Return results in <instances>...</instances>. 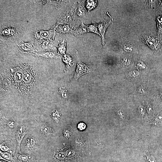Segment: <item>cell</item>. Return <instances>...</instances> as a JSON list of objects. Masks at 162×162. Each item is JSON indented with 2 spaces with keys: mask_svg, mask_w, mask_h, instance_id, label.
I'll return each instance as SVG.
<instances>
[{
  "mask_svg": "<svg viewBox=\"0 0 162 162\" xmlns=\"http://www.w3.org/2000/svg\"><path fill=\"white\" fill-rule=\"evenodd\" d=\"M74 56L76 59L77 64L74 75L75 80L80 76L87 73L94 72L95 70L94 65H87L82 63L78 55V52L76 50Z\"/></svg>",
  "mask_w": 162,
  "mask_h": 162,
  "instance_id": "cell-1",
  "label": "cell"
},
{
  "mask_svg": "<svg viewBox=\"0 0 162 162\" xmlns=\"http://www.w3.org/2000/svg\"><path fill=\"white\" fill-rule=\"evenodd\" d=\"M28 130V126L23 124L20 125L17 128L16 133V138L17 142V149L20 151L21 143L25 136L27 133Z\"/></svg>",
  "mask_w": 162,
  "mask_h": 162,
  "instance_id": "cell-4",
  "label": "cell"
},
{
  "mask_svg": "<svg viewBox=\"0 0 162 162\" xmlns=\"http://www.w3.org/2000/svg\"><path fill=\"white\" fill-rule=\"evenodd\" d=\"M118 112V114L119 115L120 118H123L124 117L123 113L120 111H119Z\"/></svg>",
  "mask_w": 162,
  "mask_h": 162,
  "instance_id": "cell-29",
  "label": "cell"
},
{
  "mask_svg": "<svg viewBox=\"0 0 162 162\" xmlns=\"http://www.w3.org/2000/svg\"><path fill=\"white\" fill-rule=\"evenodd\" d=\"M21 49L26 51H33L34 50L33 44L32 43H25L22 42L19 44Z\"/></svg>",
  "mask_w": 162,
  "mask_h": 162,
  "instance_id": "cell-14",
  "label": "cell"
},
{
  "mask_svg": "<svg viewBox=\"0 0 162 162\" xmlns=\"http://www.w3.org/2000/svg\"><path fill=\"white\" fill-rule=\"evenodd\" d=\"M122 61V63L124 65H127L130 63L129 60L126 58H124Z\"/></svg>",
  "mask_w": 162,
  "mask_h": 162,
  "instance_id": "cell-27",
  "label": "cell"
},
{
  "mask_svg": "<svg viewBox=\"0 0 162 162\" xmlns=\"http://www.w3.org/2000/svg\"><path fill=\"white\" fill-rule=\"evenodd\" d=\"M123 50L125 52H131L133 51L135 47H136L134 45L131 44H125L122 46Z\"/></svg>",
  "mask_w": 162,
  "mask_h": 162,
  "instance_id": "cell-20",
  "label": "cell"
},
{
  "mask_svg": "<svg viewBox=\"0 0 162 162\" xmlns=\"http://www.w3.org/2000/svg\"><path fill=\"white\" fill-rule=\"evenodd\" d=\"M98 4V2L97 0H87L86 2V6L90 12L95 8Z\"/></svg>",
  "mask_w": 162,
  "mask_h": 162,
  "instance_id": "cell-13",
  "label": "cell"
},
{
  "mask_svg": "<svg viewBox=\"0 0 162 162\" xmlns=\"http://www.w3.org/2000/svg\"><path fill=\"white\" fill-rule=\"evenodd\" d=\"M1 155L3 158L7 159H9L11 158V154L8 152H3L0 151Z\"/></svg>",
  "mask_w": 162,
  "mask_h": 162,
  "instance_id": "cell-23",
  "label": "cell"
},
{
  "mask_svg": "<svg viewBox=\"0 0 162 162\" xmlns=\"http://www.w3.org/2000/svg\"><path fill=\"white\" fill-rule=\"evenodd\" d=\"M58 92L61 97L64 99H67L68 97V91L64 87H61L58 89Z\"/></svg>",
  "mask_w": 162,
  "mask_h": 162,
  "instance_id": "cell-19",
  "label": "cell"
},
{
  "mask_svg": "<svg viewBox=\"0 0 162 162\" xmlns=\"http://www.w3.org/2000/svg\"><path fill=\"white\" fill-rule=\"evenodd\" d=\"M78 5L77 2H75L64 11L59 17L55 26L62 23L71 24L74 21V17Z\"/></svg>",
  "mask_w": 162,
  "mask_h": 162,
  "instance_id": "cell-2",
  "label": "cell"
},
{
  "mask_svg": "<svg viewBox=\"0 0 162 162\" xmlns=\"http://www.w3.org/2000/svg\"><path fill=\"white\" fill-rule=\"evenodd\" d=\"M66 39L60 41L57 47L58 52L62 54H64L66 49Z\"/></svg>",
  "mask_w": 162,
  "mask_h": 162,
  "instance_id": "cell-15",
  "label": "cell"
},
{
  "mask_svg": "<svg viewBox=\"0 0 162 162\" xmlns=\"http://www.w3.org/2000/svg\"><path fill=\"white\" fill-rule=\"evenodd\" d=\"M10 142H5L2 141L0 142V148L1 150L3 152H7L10 150L11 148L10 146V145L9 144Z\"/></svg>",
  "mask_w": 162,
  "mask_h": 162,
  "instance_id": "cell-18",
  "label": "cell"
},
{
  "mask_svg": "<svg viewBox=\"0 0 162 162\" xmlns=\"http://www.w3.org/2000/svg\"><path fill=\"white\" fill-rule=\"evenodd\" d=\"M36 142L35 139L32 137L29 136L26 138L24 142V149L28 151H31L35 148Z\"/></svg>",
  "mask_w": 162,
  "mask_h": 162,
  "instance_id": "cell-9",
  "label": "cell"
},
{
  "mask_svg": "<svg viewBox=\"0 0 162 162\" xmlns=\"http://www.w3.org/2000/svg\"><path fill=\"white\" fill-rule=\"evenodd\" d=\"M54 32L53 30L48 31L39 30L36 32L35 35L36 38L48 40L52 37Z\"/></svg>",
  "mask_w": 162,
  "mask_h": 162,
  "instance_id": "cell-7",
  "label": "cell"
},
{
  "mask_svg": "<svg viewBox=\"0 0 162 162\" xmlns=\"http://www.w3.org/2000/svg\"><path fill=\"white\" fill-rule=\"evenodd\" d=\"M152 110L151 106L150 105L148 106V112H150Z\"/></svg>",
  "mask_w": 162,
  "mask_h": 162,
  "instance_id": "cell-30",
  "label": "cell"
},
{
  "mask_svg": "<svg viewBox=\"0 0 162 162\" xmlns=\"http://www.w3.org/2000/svg\"><path fill=\"white\" fill-rule=\"evenodd\" d=\"M41 49L43 50L50 49L55 50L56 49L55 45L54 43L49 40L42 42L41 44Z\"/></svg>",
  "mask_w": 162,
  "mask_h": 162,
  "instance_id": "cell-12",
  "label": "cell"
},
{
  "mask_svg": "<svg viewBox=\"0 0 162 162\" xmlns=\"http://www.w3.org/2000/svg\"><path fill=\"white\" fill-rule=\"evenodd\" d=\"M87 12L84 2L83 1H79L76 11V14L79 16L83 17L86 15Z\"/></svg>",
  "mask_w": 162,
  "mask_h": 162,
  "instance_id": "cell-10",
  "label": "cell"
},
{
  "mask_svg": "<svg viewBox=\"0 0 162 162\" xmlns=\"http://www.w3.org/2000/svg\"><path fill=\"white\" fill-rule=\"evenodd\" d=\"M111 20L109 21H102L99 23H97L98 31L100 35L101 38L102 43L103 45H105V34L107 28L110 25Z\"/></svg>",
  "mask_w": 162,
  "mask_h": 162,
  "instance_id": "cell-5",
  "label": "cell"
},
{
  "mask_svg": "<svg viewBox=\"0 0 162 162\" xmlns=\"http://www.w3.org/2000/svg\"><path fill=\"white\" fill-rule=\"evenodd\" d=\"M40 133L43 135L47 136L51 133L50 128L46 125L43 124L39 128Z\"/></svg>",
  "mask_w": 162,
  "mask_h": 162,
  "instance_id": "cell-16",
  "label": "cell"
},
{
  "mask_svg": "<svg viewBox=\"0 0 162 162\" xmlns=\"http://www.w3.org/2000/svg\"></svg>",
  "mask_w": 162,
  "mask_h": 162,
  "instance_id": "cell-31",
  "label": "cell"
},
{
  "mask_svg": "<svg viewBox=\"0 0 162 162\" xmlns=\"http://www.w3.org/2000/svg\"><path fill=\"white\" fill-rule=\"evenodd\" d=\"M38 55L46 58H52L57 57L55 53L52 52H47L42 53H39Z\"/></svg>",
  "mask_w": 162,
  "mask_h": 162,
  "instance_id": "cell-21",
  "label": "cell"
},
{
  "mask_svg": "<svg viewBox=\"0 0 162 162\" xmlns=\"http://www.w3.org/2000/svg\"><path fill=\"white\" fill-rule=\"evenodd\" d=\"M156 14L155 19L157 24V35L159 36L162 34V13Z\"/></svg>",
  "mask_w": 162,
  "mask_h": 162,
  "instance_id": "cell-11",
  "label": "cell"
},
{
  "mask_svg": "<svg viewBox=\"0 0 162 162\" xmlns=\"http://www.w3.org/2000/svg\"><path fill=\"white\" fill-rule=\"evenodd\" d=\"M18 160L21 161H26L28 159L27 155L25 154H21L18 156Z\"/></svg>",
  "mask_w": 162,
  "mask_h": 162,
  "instance_id": "cell-24",
  "label": "cell"
},
{
  "mask_svg": "<svg viewBox=\"0 0 162 162\" xmlns=\"http://www.w3.org/2000/svg\"><path fill=\"white\" fill-rule=\"evenodd\" d=\"M140 112L142 115H144V112L143 111V109L142 107H140L139 108Z\"/></svg>",
  "mask_w": 162,
  "mask_h": 162,
  "instance_id": "cell-28",
  "label": "cell"
},
{
  "mask_svg": "<svg viewBox=\"0 0 162 162\" xmlns=\"http://www.w3.org/2000/svg\"><path fill=\"white\" fill-rule=\"evenodd\" d=\"M71 24L62 23L55 26L54 30L62 34H66L69 33H71L74 27H71Z\"/></svg>",
  "mask_w": 162,
  "mask_h": 162,
  "instance_id": "cell-6",
  "label": "cell"
},
{
  "mask_svg": "<svg viewBox=\"0 0 162 162\" xmlns=\"http://www.w3.org/2000/svg\"><path fill=\"white\" fill-rule=\"evenodd\" d=\"M87 32H88L87 25H85L82 21L81 25L80 27L76 28H74L71 34L75 36H78Z\"/></svg>",
  "mask_w": 162,
  "mask_h": 162,
  "instance_id": "cell-8",
  "label": "cell"
},
{
  "mask_svg": "<svg viewBox=\"0 0 162 162\" xmlns=\"http://www.w3.org/2000/svg\"><path fill=\"white\" fill-rule=\"evenodd\" d=\"M6 124L8 128L10 129L13 128L15 126V123L13 121H8Z\"/></svg>",
  "mask_w": 162,
  "mask_h": 162,
  "instance_id": "cell-25",
  "label": "cell"
},
{
  "mask_svg": "<svg viewBox=\"0 0 162 162\" xmlns=\"http://www.w3.org/2000/svg\"><path fill=\"white\" fill-rule=\"evenodd\" d=\"M31 75L29 72H26L23 76V80L24 82L28 83L29 82L31 79Z\"/></svg>",
  "mask_w": 162,
  "mask_h": 162,
  "instance_id": "cell-22",
  "label": "cell"
},
{
  "mask_svg": "<svg viewBox=\"0 0 162 162\" xmlns=\"http://www.w3.org/2000/svg\"><path fill=\"white\" fill-rule=\"evenodd\" d=\"M86 127V125L83 123H80L78 126V128L81 130L85 129Z\"/></svg>",
  "mask_w": 162,
  "mask_h": 162,
  "instance_id": "cell-26",
  "label": "cell"
},
{
  "mask_svg": "<svg viewBox=\"0 0 162 162\" xmlns=\"http://www.w3.org/2000/svg\"><path fill=\"white\" fill-rule=\"evenodd\" d=\"M87 28L88 32H92L100 35L97 23L93 22L92 24L87 25Z\"/></svg>",
  "mask_w": 162,
  "mask_h": 162,
  "instance_id": "cell-17",
  "label": "cell"
},
{
  "mask_svg": "<svg viewBox=\"0 0 162 162\" xmlns=\"http://www.w3.org/2000/svg\"><path fill=\"white\" fill-rule=\"evenodd\" d=\"M158 36L149 34L143 36L142 38L149 47L156 51L162 48V38Z\"/></svg>",
  "mask_w": 162,
  "mask_h": 162,
  "instance_id": "cell-3",
  "label": "cell"
}]
</instances>
